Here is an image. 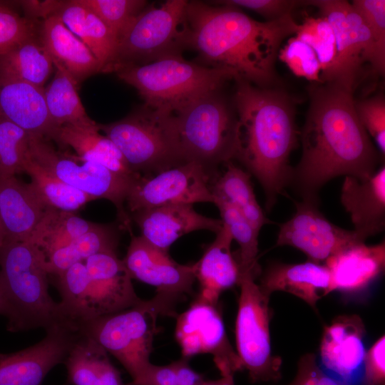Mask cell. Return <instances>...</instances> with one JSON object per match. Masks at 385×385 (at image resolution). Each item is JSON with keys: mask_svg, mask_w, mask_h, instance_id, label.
Here are the masks:
<instances>
[{"mask_svg": "<svg viewBox=\"0 0 385 385\" xmlns=\"http://www.w3.org/2000/svg\"><path fill=\"white\" fill-rule=\"evenodd\" d=\"M56 67L54 78L44 89L49 115L58 128L63 125L91 126L96 125L86 113L78 93V84L59 64Z\"/></svg>", "mask_w": 385, "mask_h": 385, "instance_id": "cell-35", "label": "cell"}, {"mask_svg": "<svg viewBox=\"0 0 385 385\" xmlns=\"http://www.w3.org/2000/svg\"><path fill=\"white\" fill-rule=\"evenodd\" d=\"M123 262L131 279L155 287L158 294L180 300L193 292L194 264L176 262L168 252L154 247L140 235H132Z\"/></svg>", "mask_w": 385, "mask_h": 385, "instance_id": "cell-18", "label": "cell"}, {"mask_svg": "<svg viewBox=\"0 0 385 385\" xmlns=\"http://www.w3.org/2000/svg\"><path fill=\"white\" fill-rule=\"evenodd\" d=\"M57 277L62 313L70 324L78 325L89 319V276L84 262H78Z\"/></svg>", "mask_w": 385, "mask_h": 385, "instance_id": "cell-37", "label": "cell"}, {"mask_svg": "<svg viewBox=\"0 0 385 385\" xmlns=\"http://www.w3.org/2000/svg\"><path fill=\"white\" fill-rule=\"evenodd\" d=\"M289 385H292V383H290V384H289Z\"/></svg>", "mask_w": 385, "mask_h": 385, "instance_id": "cell-52", "label": "cell"}, {"mask_svg": "<svg viewBox=\"0 0 385 385\" xmlns=\"http://www.w3.org/2000/svg\"><path fill=\"white\" fill-rule=\"evenodd\" d=\"M40 38L52 57L77 84L101 72L98 61L87 46L56 15L43 19Z\"/></svg>", "mask_w": 385, "mask_h": 385, "instance_id": "cell-27", "label": "cell"}, {"mask_svg": "<svg viewBox=\"0 0 385 385\" xmlns=\"http://www.w3.org/2000/svg\"><path fill=\"white\" fill-rule=\"evenodd\" d=\"M29 151L34 160L63 183L94 200L106 199L112 202L123 228L131 232L130 217L125 204L134 178L124 177L77 155L56 150L48 140L43 138L30 135Z\"/></svg>", "mask_w": 385, "mask_h": 385, "instance_id": "cell-12", "label": "cell"}, {"mask_svg": "<svg viewBox=\"0 0 385 385\" xmlns=\"http://www.w3.org/2000/svg\"><path fill=\"white\" fill-rule=\"evenodd\" d=\"M50 15H56L93 53L101 72L113 71L118 38L91 10L80 0L52 1Z\"/></svg>", "mask_w": 385, "mask_h": 385, "instance_id": "cell-24", "label": "cell"}, {"mask_svg": "<svg viewBox=\"0 0 385 385\" xmlns=\"http://www.w3.org/2000/svg\"><path fill=\"white\" fill-rule=\"evenodd\" d=\"M173 114L185 162L201 164L213 179L219 166L235 159L236 113L218 91L195 100Z\"/></svg>", "mask_w": 385, "mask_h": 385, "instance_id": "cell-7", "label": "cell"}, {"mask_svg": "<svg viewBox=\"0 0 385 385\" xmlns=\"http://www.w3.org/2000/svg\"><path fill=\"white\" fill-rule=\"evenodd\" d=\"M250 273L241 274L240 294L235 323L237 354L252 382L281 378L282 359L271 351L270 296Z\"/></svg>", "mask_w": 385, "mask_h": 385, "instance_id": "cell-10", "label": "cell"}, {"mask_svg": "<svg viewBox=\"0 0 385 385\" xmlns=\"http://www.w3.org/2000/svg\"><path fill=\"white\" fill-rule=\"evenodd\" d=\"M278 57L295 76L321 83L322 68L316 53L295 36L279 51Z\"/></svg>", "mask_w": 385, "mask_h": 385, "instance_id": "cell-43", "label": "cell"}, {"mask_svg": "<svg viewBox=\"0 0 385 385\" xmlns=\"http://www.w3.org/2000/svg\"><path fill=\"white\" fill-rule=\"evenodd\" d=\"M118 235L110 225L96 224L87 232L42 260L48 274L58 276L78 262L106 252H116Z\"/></svg>", "mask_w": 385, "mask_h": 385, "instance_id": "cell-33", "label": "cell"}, {"mask_svg": "<svg viewBox=\"0 0 385 385\" xmlns=\"http://www.w3.org/2000/svg\"><path fill=\"white\" fill-rule=\"evenodd\" d=\"M210 185L214 197L228 202L236 207L260 233L266 224L272 223L265 215L254 192L250 174L229 161L223 165Z\"/></svg>", "mask_w": 385, "mask_h": 385, "instance_id": "cell-31", "label": "cell"}, {"mask_svg": "<svg viewBox=\"0 0 385 385\" xmlns=\"http://www.w3.org/2000/svg\"><path fill=\"white\" fill-rule=\"evenodd\" d=\"M317 7L330 24L336 38L337 58L325 82L339 83L354 92L362 65L368 63L379 75L385 71L371 32L351 3L344 0L305 1ZM324 83V82H323Z\"/></svg>", "mask_w": 385, "mask_h": 385, "instance_id": "cell-11", "label": "cell"}, {"mask_svg": "<svg viewBox=\"0 0 385 385\" xmlns=\"http://www.w3.org/2000/svg\"><path fill=\"white\" fill-rule=\"evenodd\" d=\"M188 2L168 0L159 6L148 4L118 38L113 71L181 55L186 48Z\"/></svg>", "mask_w": 385, "mask_h": 385, "instance_id": "cell-9", "label": "cell"}, {"mask_svg": "<svg viewBox=\"0 0 385 385\" xmlns=\"http://www.w3.org/2000/svg\"><path fill=\"white\" fill-rule=\"evenodd\" d=\"M216 304L198 296L177 317L175 339L183 357L210 354L221 375L234 374L243 369L242 365L229 342Z\"/></svg>", "mask_w": 385, "mask_h": 385, "instance_id": "cell-15", "label": "cell"}, {"mask_svg": "<svg viewBox=\"0 0 385 385\" xmlns=\"http://www.w3.org/2000/svg\"><path fill=\"white\" fill-rule=\"evenodd\" d=\"M222 376L216 380H208L202 382L201 385H235L234 374L221 375Z\"/></svg>", "mask_w": 385, "mask_h": 385, "instance_id": "cell-49", "label": "cell"}, {"mask_svg": "<svg viewBox=\"0 0 385 385\" xmlns=\"http://www.w3.org/2000/svg\"><path fill=\"white\" fill-rule=\"evenodd\" d=\"M385 337H381L366 351L363 385H385Z\"/></svg>", "mask_w": 385, "mask_h": 385, "instance_id": "cell-48", "label": "cell"}, {"mask_svg": "<svg viewBox=\"0 0 385 385\" xmlns=\"http://www.w3.org/2000/svg\"><path fill=\"white\" fill-rule=\"evenodd\" d=\"M115 72L138 91L145 106L172 113L238 78L230 69L195 63L182 55L121 67Z\"/></svg>", "mask_w": 385, "mask_h": 385, "instance_id": "cell-5", "label": "cell"}, {"mask_svg": "<svg viewBox=\"0 0 385 385\" xmlns=\"http://www.w3.org/2000/svg\"><path fill=\"white\" fill-rule=\"evenodd\" d=\"M47 276L39 252L29 242H6L0 247V287L9 309V331L73 326L51 297Z\"/></svg>", "mask_w": 385, "mask_h": 385, "instance_id": "cell-4", "label": "cell"}, {"mask_svg": "<svg viewBox=\"0 0 385 385\" xmlns=\"http://www.w3.org/2000/svg\"><path fill=\"white\" fill-rule=\"evenodd\" d=\"M4 236L0 225V247L4 244Z\"/></svg>", "mask_w": 385, "mask_h": 385, "instance_id": "cell-51", "label": "cell"}, {"mask_svg": "<svg viewBox=\"0 0 385 385\" xmlns=\"http://www.w3.org/2000/svg\"><path fill=\"white\" fill-rule=\"evenodd\" d=\"M178 299L156 293L124 310L84 322L79 331L96 340L125 369L132 380L150 364L159 315L175 316Z\"/></svg>", "mask_w": 385, "mask_h": 385, "instance_id": "cell-6", "label": "cell"}, {"mask_svg": "<svg viewBox=\"0 0 385 385\" xmlns=\"http://www.w3.org/2000/svg\"><path fill=\"white\" fill-rule=\"evenodd\" d=\"M99 131L98 123L91 126L63 125L57 128L52 140L69 146L83 160L102 165L128 178L138 177L115 144Z\"/></svg>", "mask_w": 385, "mask_h": 385, "instance_id": "cell-30", "label": "cell"}, {"mask_svg": "<svg viewBox=\"0 0 385 385\" xmlns=\"http://www.w3.org/2000/svg\"><path fill=\"white\" fill-rule=\"evenodd\" d=\"M232 240L223 225L200 260L194 263L195 279L200 285L198 296L214 304L223 291L239 283V265L230 250Z\"/></svg>", "mask_w": 385, "mask_h": 385, "instance_id": "cell-28", "label": "cell"}, {"mask_svg": "<svg viewBox=\"0 0 385 385\" xmlns=\"http://www.w3.org/2000/svg\"><path fill=\"white\" fill-rule=\"evenodd\" d=\"M29 138L21 128L0 118V180L24 172Z\"/></svg>", "mask_w": 385, "mask_h": 385, "instance_id": "cell-40", "label": "cell"}, {"mask_svg": "<svg viewBox=\"0 0 385 385\" xmlns=\"http://www.w3.org/2000/svg\"><path fill=\"white\" fill-rule=\"evenodd\" d=\"M214 204L220 211L223 225L240 246L237 263L240 274L250 273L257 277L260 274L257 260L259 233L241 212L228 202L214 197Z\"/></svg>", "mask_w": 385, "mask_h": 385, "instance_id": "cell-38", "label": "cell"}, {"mask_svg": "<svg viewBox=\"0 0 385 385\" xmlns=\"http://www.w3.org/2000/svg\"><path fill=\"white\" fill-rule=\"evenodd\" d=\"M98 126L135 175L152 176L185 163L172 113L145 105L119 120Z\"/></svg>", "mask_w": 385, "mask_h": 385, "instance_id": "cell-8", "label": "cell"}, {"mask_svg": "<svg viewBox=\"0 0 385 385\" xmlns=\"http://www.w3.org/2000/svg\"><path fill=\"white\" fill-rule=\"evenodd\" d=\"M96 224L73 212L47 208L26 242L38 250L42 260L89 231Z\"/></svg>", "mask_w": 385, "mask_h": 385, "instance_id": "cell-34", "label": "cell"}, {"mask_svg": "<svg viewBox=\"0 0 385 385\" xmlns=\"http://www.w3.org/2000/svg\"><path fill=\"white\" fill-rule=\"evenodd\" d=\"M84 263L89 276L88 320L124 310L142 301L116 252L93 255Z\"/></svg>", "mask_w": 385, "mask_h": 385, "instance_id": "cell-19", "label": "cell"}, {"mask_svg": "<svg viewBox=\"0 0 385 385\" xmlns=\"http://www.w3.org/2000/svg\"><path fill=\"white\" fill-rule=\"evenodd\" d=\"M212 2L217 5L248 9L262 16L267 19V21L275 20L291 14L294 8L305 4V1L296 0H224Z\"/></svg>", "mask_w": 385, "mask_h": 385, "instance_id": "cell-47", "label": "cell"}, {"mask_svg": "<svg viewBox=\"0 0 385 385\" xmlns=\"http://www.w3.org/2000/svg\"><path fill=\"white\" fill-rule=\"evenodd\" d=\"M357 115L363 127L380 150L385 153V100L382 94L355 101Z\"/></svg>", "mask_w": 385, "mask_h": 385, "instance_id": "cell-45", "label": "cell"}, {"mask_svg": "<svg viewBox=\"0 0 385 385\" xmlns=\"http://www.w3.org/2000/svg\"><path fill=\"white\" fill-rule=\"evenodd\" d=\"M216 5L188 2L186 48L195 50L207 66L230 69L238 78L268 87L275 79L279 46L298 24L291 14L261 22L238 8Z\"/></svg>", "mask_w": 385, "mask_h": 385, "instance_id": "cell-2", "label": "cell"}, {"mask_svg": "<svg viewBox=\"0 0 385 385\" xmlns=\"http://www.w3.org/2000/svg\"><path fill=\"white\" fill-rule=\"evenodd\" d=\"M0 314L4 315L6 318L9 317V309L4 298L1 287H0Z\"/></svg>", "mask_w": 385, "mask_h": 385, "instance_id": "cell-50", "label": "cell"}, {"mask_svg": "<svg viewBox=\"0 0 385 385\" xmlns=\"http://www.w3.org/2000/svg\"><path fill=\"white\" fill-rule=\"evenodd\" d=\"M351 4L366 21L379 55L385 59V1L354 0Z\"/></svg>", "mask_w": 385, "mask_h": 385, "instance_id": "cell-46", "label": "cell"}, {"mask_svg": "<svg viewBox=\"0 0 385 385\" xmlns=\"http://www.w3.org/2000/svg\"><path fill=\"white\" fill-rule=\"evenodd\" d=\"M141 235L154 247L168 252L173 243L183 235L200 230L217 233L222 227L221 220L197 213L193 205H169L143 210L130 215Z\"/></svg>", "mask_w": 385, "mask_h": 385, "instance_id": "cell-20", "label": "cell"}, {"mask_svg": "<svg viewBox=\"0 0 385 385\" xmlns=\"http://www.w3.org/2000/svg\"><path fill=\"white\" fill-rule=\"evenodd\" d=\"M24 172L31 178V188L48 208L73 212L94 200L58 179L34 160L29 151L24 163Z\"/></svg>", "mask_w": 385, "mask_h": 385, "instance_id": "cell-36", "label": "cell"}, {"mask_svg": "<svg viewBox=\"0 0 385 385\" xmlns=\"http://www.w3.org/2000/svg\"><path fill=\"white\" fill-rule=\"evenodd\" d=\"M235 81V159L259 181L270 211L289 184V157L297 145L294 104L282 91L260 87L241 78Z\"/></svg>", "mask_w": 385, "mask_h": 385, "instance_id": "cell-3", "label": "cell"}, {"mask_svg": "<svg viewBox=\"0 0 385 385\" xmlns=\"http://www.w3.org/2000/svg\"><path fill=\"white\" fill-rule=\"evenodd\" d=\"M53 66L48 51L35 36L0 56V76L43 88Z\"/></svg>", "mask_w": 385, "mask_h": 385, "instance_id": "cell-32", "label": "cell"}, {"mask_svg": "<svg viewBox=\"0 0 385 385\" xmlns=\"http://www.w3.org/2000/svg\"><path fill=\"white\" fill-rule=\"evenodd\" d=\"M324 265L330 272L329 293H356L365 289L385 268L384 241L350 247L328 258Z\"/></svg>", "mask_w": 385, "mask_h": 385, "instance_id": "cell-23", "label": "cell"}, {"mask_svg": "<svg viewBox=\"0 0 385 385\" xmlns=\"http://www.w3.org/2000/svg\"><path fill=\"white\" fill-rule=\"evenodd\" d=\"M330 282V272L324 265L307 261L270 265L259 286L269 296L273 292H286L315 308L318 300L329 294Z\"/></svg>", "mask_w": 385, "mask_h": 385, "instance_id": "cell-26", "label": "cell"}, {"mask_svg": "<svg viewBox=\"0 0 385 385\" xmlns=\"http://www.w3.org/2000/svg\"><path fill=\"white\" fill-rule=\"evenodd\" d=\"M63 364L70 384L123 385L108 352L96 340L80 331Z\"/></svg>", "mask_w": 385, "mask_h": 385, "instance_id": "cell-29", "label": "cell"}, {"mask_svg": "<svg viewBox=\"0 0 385 385\" xmlns=\"http://www.w3.org/2000/svg\"><path fill=\"white\" fill-rule=\"evenodd\" d=\"M364 334V324L356 315L339 317L327 326L319 347L322 371L346 385H363Z\"/></svg>", "mask_w": 385, "mask_h": 385, "instance_id": "cell-17", "label": "cell"}, {"mask_svg": "<svg viewBox=\"0 0 385 385\" xmlns=\"http://www.w3.org/2000/svg\"><path fill=\"white\" fill-rule=\"evenodd\" d=\"M36 35V26L28 18L0 4V56Z\"/></svg>", "mask_w": 385, "mask_h": 385, "instance_id": "cell-44", "label": "cell"}, {"mask_svg": "<svg viewBox=\"0 0 385 385\" xmlns=\"http://www.w3.org/2000/svg\"><path fill=\"white\" fill-rule=\"evenodd\" d=\"M95 13L118 38L148 5L144 0H80Z\"/></svg>", "mask_w": 385, "mask_h": 385, "instance_id": "cell-41", "label": "cell"}, {"mask_svg": "<svg viewBox=\"0 0 385 385\" xmlns=\"http://www.w3.org/2000/svg\"><path fill=\"white\" fill-rule=\"evenodd\" d=\"M47 208L29 183L15 176L1 180L0 225L4 242H26Z\"/></svg>", "mask_w": 385, "mask_h": 385, "instance_id": "cell-25", "label": "cell"}, {"mask_svg": "<svg viewBox=\"0 0 385 385\" xmlns=\"http://www.w3.org/2000/svg\"><path fill=\"white\" fill-rule=\"evenodd\" d=\"M301 133L302 156L289 186L302 200L319 203L334 178H364L379 168V154L357 115L353 91L334 82L314 83Z\"/></svg>", "mask_w": 385, "mask_h": 385, "instance_id": "cell-1", "label": "cell"}, {"mask_svg": "<svg viewBox=\"0 0 385 385\" xmlns=\"http://www.w3.org/2000/svg\"><path fill=\"white\" fill-rule=\"evenodd\" d=\"M296 210L281 223L276 247L291 246L303 252L309 261L320 264L330 257L365 240L353 230L342 228L327 219L319 203L294 201Z\"/></svg>", "mask_w": 385, "mask_h": 385, "instance_id": "cell-14", "label": "cell"}, {"mask_svg": "<svg viewBox=\"0 0 385 385\" xmlns=\"http://www.w3.org/2000/svg\"><path fill=\"white\" fill-rule=\"evenodd\" d=\"M202 377L189 366L187 358L168 365L150 364L128 385H201Z\"/></svg>", "mask_w": 385, "mask_h": 385, "instance_id": "cell-42", "label": "cell"}, {"mask_svg": "<svg viewBox=\"0 0 385 385\" xmlns=\"http://www.w3.org/2000/svg\"><path fill=\"white\" fill-rule=\"evenodd\" d=\"M78 334L76 327L56 325L46 329L39 342L16 352L0 354V385H41L54 366L63 364Z\"/></svg>", "mask_w": 385, "mask_h": 385, "instance_id": "cell-16", "label": "cell"}, {"mask_svg": "<svg viewBox=\"0 0 385 385\" xmlns=\"http://www.w3.org/2000/svg\"><path fill=\"white\" fill-rule=\"evenodd\" d=\"M212 178L195 161L185 162L152 176H138L128 188L125 204L130 216L157 207L198 202L214 203Z\"/></svg>", "mask_w": 385, "mask_h": 385, "instance_id": "cell-13", "label": "cell"}, {"mask_svg": "<svg viewBox=\"0 0 385 385\" xmlns=\"http://www.w3.org/2000/svg\"><path fill=\"white\" fill-rule=\"evenodd\" d=\"M294 35L316 53L322 68L321 83L325 82L337 58L336 38L330 24L322 16H308L297 25Z\"/></svg>", "mask_w": 385, "mask_h": 385, "instance_id": "cell-39", "label": "cell"}, {"mask_svg": "<svg viewBox=\"0 0 385 385\" xmlns=\"http://www.w3.org/2000/svg\"><path fill=\"white\" fill-rule=\"evenodd\" d=\"M0 117L31 135L47 140L58 128L49 115L43 88L1 76Z\"/></svg>", "mask_w": 385, "mask_h": 385, "instance_id": "cell-22", "label": "cell"}, {"mask_svg": "<svg viewBox=\"0 0 385 385\" xmlns=\"http://www.w3.org/2000/svg\"><path fill=\"white\" fill-rule=\"evenodd\" d=\"M341 203L349 214L353 230L365 241L385 228V166L371 175L359 178L345 176Z\"/></svg>", "mask_w": 385, "mask_h": 385, "instance_id": "cell-21", "label": "cell"}, {"mask_svg": "<svg viewBox=\"0 0 385 385\" xmlns=\"http://www.w3.org/2000/svg\"><path fill=\"white\" fill-rule=\"evenodd\" d=\"M0 118H1L0 117Z\"/></svg>", "mask_w": 385, "mask_h": 385, "instance_id": "cell-53", "label": "cell"}]
</instances>
